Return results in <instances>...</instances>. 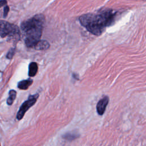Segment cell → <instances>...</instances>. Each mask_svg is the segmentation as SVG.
Instances as JSON below:
<instances>
[{"label": "cell", "mask_w": 146, "mask_h": 146, "mask_svg": "<svg viewBox=\"0 0 146 146\" xmlns=\"http://www.w3.org/2000/svg\"><path fill=\"white\" fill-rule=\"evenodd\" d=\"M116 13L112 10H107L97 14L88 13L79 18L80 24L88 31L94 35L99 36L102 34L107 27L111 25L115 19Z\"/></svg>", "instance_id": "1"}, {"label": "cell", "mask_w": 146, "mask_h": 146, "mask_svg": "<svg viewBox=\"0 0 146 146\" xmlns=\"http://www.w3.org/2000/svg\"><path fill=\"white\" fill-rule=\"evenodd\" d=\"M44 24L45 17L42 14H36L21 23V28L25 36L27 47H34L40 40Z\"/></svg>", "instance_id": "2"}, {"label": "cell", "mask_w": 146, "mask_h": 146, "mask_svg": "<svg viewBox=\"0 0 146 146\" xmlns=\"http://www.w3.org/2000/svg\"><path fill=\"white\" fill-rule=\"evenodd\" d=\"M0 36L2 38L9 36L11 38L19 39L20 31L17 26L5 21H0Z\"/></svg>", "instance_id": "3"}, {"label": "cell", "mask_w": 146, "mask_h": 146, "mask_svg": "<svg viewBox=\"0 0 146 146\" xmlns=\"http://www.w3.org/2000/svg\"><path fill=\"white\" fill-rule=\"evenodd\" d=\"M38 97V94H35L34 95L29 96L28 99L26 100L19 108V110L18 111L17 115V119L18 120H21L22 119L26 111L36 103Z\"/></svg>", "instance_id": "4"}, {"label": "cell", "mask_w": 146, "mask_h": 146, "mask_svg": "<svg viewBox=\"0 0 146 146\" xmlns=\"http://www.w3.org/2000/svg\"><path fill=\"white\" fill-rule=\"evenodd\" d=\"M108 102L109 98L107 96H104L98 102L96 105V110L99 115H103L104 114Z\"/></svg>", "instance_id": "5"}, {"label": "cell", "mask_w": 146, "mask_h": 146, "mask_svg": "<svg viewBox=\"0 0 146 146\" xmlns=\"http://www.w3.org/2000/svg\"><path fill=\"white\" fill-rule=\"evenodd\" d=\"M50 47V44L47 40H40L34 47V48L38 50H46Z\"/></svg>", "instance_id": "6"}, {"label": "cell", "mask_w": 146, "mask_h": 146, "mask_svg": "<svg viewBox=\"0 0 146 146\" xmlns=\"http://www.w3.org/2000/svg\"><path fill=\"white\" fill-rule=\"evenodd\" d=\"M33 82V80L31 78L23 80L18 83V87L21 90H27L32 84Z\"/></svg>", "instance_id": "7"}, {"label": "cell", "mask_w": 146, "mask_h": 146, "mask_svg": "<svg viewBox=\"0 0 146 146\" xmlns=\"http://www.w3.org/2000/svg\"><path fill=\"white\" fill-rule=\"evenodd\" d=\"M38 67L36 62H31L29 66V76L33 77L35 76L38 72Z\"/></svg>", "instance_id": "8"}, {"label": "cell", "mask_w": 146, "mask_h": 146, "mask_svg": "<svg viewBox=\"0 0 146 146\" xmlns=\"http://www.w3.org/2000/svg\"><path fill=\"white\" fill-rule=\"evenodd\" d=\"M79 135L76 132H67L62 135V137L67 140L72 141L79 137Z\"/></svg>", "instance_id": "9"}, {"label": "cell", "mask_w": 146, "mask_h": 146, "mask_svg": "<svg viewBox=\"0 0 146 146\" xmlns=\"http://www.w3.org/2000/svg\"><path fill=\"white\" fill-rule=\"evenodd\" d=\"M17 92L15 90H10L9 92V97L7 99V103L8 105H11L16 98Z\"/></svg>", "instance_id": "10"}, {"label": "cell", "mask_w": 146, "mask_h": 146, "mask_svg": "<svg viewBox=\"0 0 146 146\" xmlns=\"http://www.w3.org/2000/svg\"><path fill=\"white\" fill-rule=\"evenodd\" d=\"M15 48H11L10 50V51L8 52L7 54V58L8 59H11L13 57V56H14V55L15 54Z\"/></svg>", "instance_id": "11"}, {"label": "cell", "mask_w": 146, "mask_h": 146, "mask_svg": "<svg viewBox=\"0 0 146 146\" xmlns=\"http://www.w3.org/2000/svg\"><path fill=\"white\" fill-rule=\"evenodd\" d=\"M3 11V17L5 18L7 15L9 11V7L7 5H5Z\"/></svg>", "instance_id": "12"}, {"label": "cell", "mask_w": 146, "mask_h": 146, "mask_svg": "<svg viewBox=\"0 0 146 146\" xmlns=\"http://www.w3.org/2000/svg\"><path fill=\"white\" fill-rule=\"evenodd\" d=\"M7 4L6 0H0V8L3 6H5Z\"/></svg>", "instance_id": "13"}]
</instances>
